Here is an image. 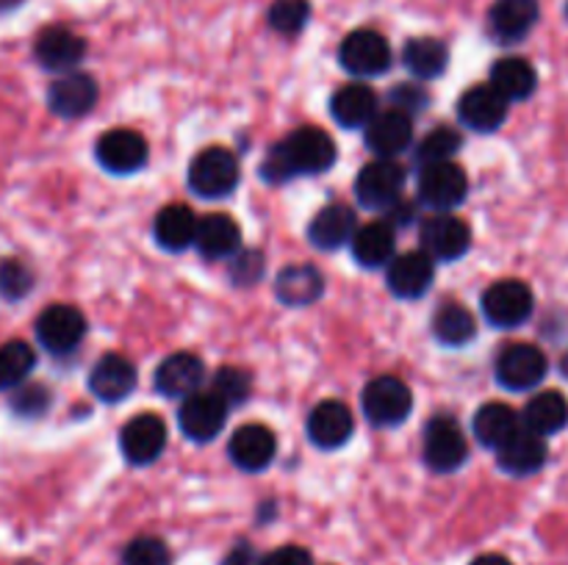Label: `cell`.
I'll use <instances>...</instances> for the list:
<instances>
[{"instance_id": "6da1fadb", "label": "cell", "mask_w": 568, "mask_h": 565, "mask_svg": "<svg viewBox=\"0 0 568 565\" xmlns=\"http://www.w3.org/2000/svg\"><path fill=\"white\" fill-rule=\"evenodd\" d=\"M336 164V144L322 127L303 125L275 144L261 164V175L272 183L292 181L294 175H322Z\"/></svg>"}, {"instance_id": "7a4b0ae2", "label": "cell", "mask_w": 568, "mask_h": 565, "mask_svg": "<svg viewBox=\"0 0 568 565\" xmlns=\"http://www.w3.org/2000/svg\"><path fill=\"white\" fill-rule=\"evenodd\" d=\"M239 186V161L227 147H205L189 164V188L197 197L220 199Z\"/></svg>"}, {"instance_id": "3957f363", "label": "cell", "mask_w": 568, "mask_h": 565, "mask_svg": "<svg viewBox=\"0 0 568 565\" xmlns=\"http://www.w3.org/2000/svg\"><path fill=\"white\" fill-rule=\"evenodd\" d=\"M361 404H364L366 419L375 427H397L414 410V393L399 377L381 374L366 382Z\"/></svg>"}, {"instance_id": "277c9868", "label": "cell", "mask_w": 568, "mask_h": 565, "mask_svg": "<svg viewBox=\"0 0 568 565\" xmlns=\"http://www.w3.org/2000/svg\"><path fill=\"white\" fill-rule=\"evenodd\" d=\"M422 452H425V463L433 471L449 474V471H458L466 463L469 443H466L464 430H460L453 415H433L425 427Z\"/></svg>"}, {"instance_id": "5b68a950", "label": "cell", "mask_w": 568, "mask_h": 565, "mask_svg": "<svg viewBox=\"0 0 568 565\" xmlns=\"http://www.w3.org/2000/svg\"><path fill=\"white\" fill-rule=\"evenodd\" d=\"M338 59L349 75L358 78H375L392 66V44L383 33L372 31V28H358V31L347 33L338 48Z\"/></svg>"}, {"instance_id": "8992f818", "label": "cell", "mask_w": 568, "mask_h": 565, "mask_svg": "<svg viewBox=\"0 0 568 565\" xmlns=\"http://www.w3.org/2000/svg\"><path fill=\"white\" fill-rule=\"evenodd\" d=\"M405 170L394 158H375L355 177V194L364 208L386 210L403 199Z\"/></svg>"}, {"instance_id": "52a82bcc", "label": "cell", "mask_w": 568, "mask_h": 565, "mask_svg": "<svg viewBox=\"0 0 568 565\" xmlns=\"http://www.w3.org/2000/svg\"><path fill=\"white\" fill-rule=\"evenodd\" d=\"M483 314L499 330H514L525 325L532 316L536 299L527 282L521 280H497L486 294H483Z\"/></svg>"}, {"instance_id": "ba28073f", "label": "cell", "mask_w": 568, "mask_h": 565, "mask_svg": "<svg viewBox=\"0 0 568 565\" xmlns=\"http://www.w3.org/2000/svg\"><path fill=\"white\" fill-rule=\"evenodd\" d=\"M87 336V316L75 305L55 302L44 308L37 319V341L50 355H67Z\"/></svg>"}, {"instance_id": "9c48e42d", "label": "cell", "mask_w": 568, "mask_h": 565, "mask_svg": "<svg viewBox=\"0 0 568 565\" xmlns=\"http://www.w3.org/2000/svg\"><path fill=\"white\" fill-rule=\"evenodd\" d=\"M94 158L111 175H133L148 164V142L133 127H114L98 138Z\"/></svg>"}, {"instance_id": "30bf717a", "label": "cell", "mask_w": 568, "mask_h": 565, "mask_svg": "<svg viewBox=\"0 0 568 565\" xmlns=\"http://www.w3.org/2000/svg\"><path fill=\"white\" fill-rule=\"evenodd\" d=\"M422 247L433 260H458L460 255L469 253L471 247V227L460 216L449 210H436L430 219L422 225Z\"/></svg>"}, {"instance_id": "8fae6325", "label": "cell", "mask_w": 568, "mask_h": 565, "mask_svg": "<svg viewBox=\"0 0 568 565\" xmlns=\"http://www.w3.org/2000/svg\"><path fill=\"white\" fill-rule=\"evenodd\" d=\"M549 360L532 343H508L497 358V380L508 391H530L547 377Z\"/></svg>"}, {"instance_id": "7c38bea8", "label": "cell", "mask_w": 568, "mask_h": 565, "mask_svg": "<svg viewBox=\"0 0 568 565\" xmlns=\"http://www.w3.org/2000/svg\"><path fill=\"white\" fill-rule=\"evenodd\" d=\"M227 402L214 391H194L178 410V424L192 441H214L227 421Z\"/></svg>"}, {"instance_id": "4fadbf2b", "label": "cell", "mask_w": 568, "mask_h": 565, "mask_svg": "<svg viewBox=\"0 0 568 565\" xmlns=\"http://www.w3.org/2000/svg\"><path fill=\"white\" fill-rule=\"evenodd\" d=\"M166 446V424L155 413H139L120 430L122 458L131 465H150L161 458Z\"/></svg>"}, {"instance_id": "5bb4252c", "label": "cell", "mask_w": 568, "mask_h": 565, "mask_svg": "<svg viewBox=\"0 0 568 565\" xmlns=\"http://www.w3.org/2000/svg\"><path fill=\"white\" fill-rule=\"evenodd\" d=\"M469 194V177L453 161H442V164L422 166L419 177V199L436 210H453Z\"/></svg>"}, {"instance_id": "9a60e30c", "label": "cell", "mask_w": 568, "mask_h": 565, "mask_svg": "<svg viewBox=\"0 0 568 565\" xmlns=\"http://www.w3.org/2000/svg\"><path fill=\"white\" fill-rule=\"evenodd\" d=\"M508 100L491 83H477L458 100V116L469 131L494 133L508 120Z\"/></svg>"}, {"instance_id": "2e32d148", "label": "cell", "mask_w": 568, "mask_h": 565, "mask_svg": "<svg viewBox=\"0 0 568 565\" xmlns=\"http://www.w3.org/2000/svg\"><path fill=\"white\" fill-rule=\"evenodd\" d=\"M364 138L377 158H397L414 142V120L399 109L377 111L375 120L364 127Z\"/></svg>"}, {"instance_id": "e0dca14e", "label": "cell", "mask_w": 568, "mask_h": 565, "mask_svg": "<svg viewBox=\"0 0 568 565\" xmlns=\"http://www.w3.org/2000/svg\"><path fill=\"white\" fill-rule=\"evenodd\" d=\"M98 103V83L87 72H64L48 89V109L64 120L89 114Z\"/></svg>"}, {"instance_id": "ac0fdd59", "label": "cell", "mask_w": 568, "mask_h": 565, "mask_svg": "<svg viewBox=\"0 0 568 565\" xmlns=\"http://www.w3.org/2000/svg\"><path fill=\"white\" fill-rule=\"evenodd\" d=\"M305 432H308L311 443H316L320 449L344 446L355 432L353 410L338 399H325L308 413Z\"/></svg>"}, {"instance_id": "d6986e66", "label": "cell", "mask_w": 568, "mask_h": 565, "mask_svg": "<svg viewBox=\"0 0 568 565\" xmlns=\"http://www.w3.org/2000/svg\"><path fill=\"white\" fill-rule=\"evenodd\" d=\"M436 260L422 249V253H403L388 264L386 282L388 291L399 299H419L430 291L433 275H436Z\"/></svg>"}, {"instance_id": "ffe728a7", "label": "cell", "mask_w": 568, "mask_h": 565, "mask_svg": "<svg viewBox=\"0 0 568 565\" xmlns=\"http://www.w3.org/2000/svg\"><path fill=\"white\" fill-rule=\"evenodd\" d=\"M499 458V469L508 471L514 476H530L536 471L544 469L549 458V446L547 438L538 435V432L527 430L525 424L497 449Z\"/></svg>"}, {"instance_id": "44dd1931", "label": "cell", "mask_w": 568, "mask_h": 565, "mask_svg": "<svg viewBox=\"0 0 568 565\" xmlns=\"http://www.w3.org/2000/svg\"><path fill=\"white\" fill-rule=\"evenodd\" d=\"M33 55H37V61L44 70L72 72L78 66V61L87 55V42L75 31H70V28L50 25L37 37Z\"/></svg>"}, {"instance_id": "7402d4cb", "label": "cell", "mask_w": 568, "mask_h": 565, "mask_svg": "<svg viewBox=\"0 0 568 565\" xmlns=\"http://www.w3.org/2000/svg\"><path fill=\"white\" fill-rule=\"evenodd\" d=\"M227 454L242 471H264L277 454V438L264 424H244L233 432Z\"/></svg>"}, {"instance_id": "603a6c76", "label": "cell", "mask_w": 568, "mask_h": 565, "mask_svg": "<svg viewBox=\"0 0 568 565\" xmlns=\"http://www.w3.org/2000/svg\"><path fill=\"white\" fill-rule=\"evenodd\" d=\"M538 0H494L488 11V33L503 44H516L536 28Z\"/></svg>"}, {"instance_id": "cb8c5ba5", "label": "cell", "mask_w": 568, "mask_h": 565, "mask_svg": "<svg viewBox=\"0 0 568 565\" xmlns=\"http://www.w3.org/2000/svg\"><path fill=\"white\" fill-rule=\"evenodd\" d=\"M205 377V366L197 355L175 352L164 358L155 369V391L166 399H186L200 391V382Z\"/></svg>"}, {"instance_id": "d4e9b609", "label": "cell", "mask_w": 568, "mask_h": 565, "mask_svg": "<svg viewBox=\"0 0 568 565\" xmlns=\"http://www.w3.org/2000/svg\"><path fill=\"white\" fill-rule=\"evenodd\" d=\"M136 388V366L122 355H103L89 371V391L100 402H122Z\"/></svg>"}, {"instance_id": "484cf974", "label": "cell", "mask_w": 568, "mask_h": 565, "mask_svg": "<svg viewBox=\"0 0 568 565\" xmlns=\"http://www.w3.org/2000/svg\"><path fill=\"white\" fill-rule=\"evenodd\" d=\"M194 247L209 260L236 258L242 247V227L227 214H205L197 225Z\"/></svg>"}, {"instance_id": "4316f807", "label": "cell", "mask_w": 568, "mask_h": 565, "mask_svg": "<svg viewBox=\"0 0 568 565\" xmlns=\"http://www.w3.org/2000/svg\"><path fill=\"white\" fill-rule=\"evenodd\" d=\"M325 294V277L311 264H292L275 280V297L288 308H308Z\"/></svg>"}, {"instance_id": "83f0119b", "label": "cell", "mask_w": 568, "mask_h": 565, "mask_svg": "<svg viewBox=\"0 0 568 565\" xmlns=\"http://www.w3.org/2000/svg\"><path fill=\"white\" fill-rule=\"evenodd\" d=\"M355 230H358V222H355L353 208L342 203H331L316 210L308 225V238L316 249H338L353 242Z\"/></svg>"}, {"instance_id": "f1b7e54d", "label": "cell", "mask_w": 568, "mask_h": 565, "mask_svg": "<svg viewBox=\"0 0 568 565\" xmlns=\"http://www.w3.org/2000/svg\"><path fill=\"white\" fill-rule=\"evenodd\" d=\"M331 114L342 127H366L377 116V94L366 83H347L331 97Z\"/></svg>"}, {"instance_id": "f546056e", "label": "cell", "mask_w": 568, "mask_h": 565, "mask_svg": "<svg viewBox=\"0 0 568 565\" xmlns=\"http://www.w3.org/2000/svg\"><path fill=\"white\" fill-rule=\"evenodd\" d=\"M197 225L200 219L194 216V210L183 203L164 205L159 210L153 222V236L170 253H181V249L192 247L194 238H197Z\"/></svg>"}, {"instance_id": "4dcf8cb0", "label": "cell", "mask_w": 568, "mask_h": 565, "mask_svg": "<svg viewBox=\"0 0 568 565\" xmlns=\"http://www.w3.org/2000/svg\"><path fill=\"white\" fill-rule=\"evenodd\" d=\"M494 89L503 94L508 103H519V100H527L538 86V72L536 66L527 59H519V55H508V59H499L497 64L491 66V78H488Z\"/></svg>"}, {"instance_id": "1f68e13d", "label": "cell", "mask_w": 568, "mask_h": 565, "mask_svg": "<svg viewBox=\"0 0 568 565\" xmlns=\"http://www.w3.org/2000/svg\"><path fill=\"white\" fill-rule=\"evenodd\" d=\"M353 255L364 269H381L394 260V227L388 222H369L353 236Z\"/></svg>"}, {"instance_id": "d6a6232c", "label": "cell", "mask_w": 568, "mask_h": 565, "mask_svg": "<svg viewBox=\"0 0 568 565\" xmlns=\"http://www.w3.org/2000/svg\"><path fill=\"white\" fill-rule=\"evenodd\" d=\"M521 424L538 435L549 438L568 427V399L560 391H541L525 404Z\"/></svg>"}, {"instance_id": "836d02e7", "label": "cell", "mask_w": 568, "mask_h": 565, "mask_svg": "<svg viewBox=\"0 0 568 565\" xmlns=\"http://www.w3.org/2000/svg\"><path fill=\"white\" fill-rule=\"evenodd\" d=\"M521 427L519 413L505 402H488L475 413L471 430L475 438L488 449H499Z\"/></svg>"}, {"instance_id": "e575fe53", "label": "cell", "mask_w": 568, "mask_h": 565, "mask_svg": "<svg viewBox=\"0 0 568 565\" xmlns=\"http://www.w3.org/2000/svg\"><path fill=\"white\" fill-rule=\"evenodd\" d=\"M403 61L419 81H433L447 70L449 50L442 39L416 37L403 48Z\"/></svg>"}, {"instance_id": "d590c367", "label": "cell", "mask_w": 568, "mask_h": 565, "mask_svg": "<svg viewBox=\"0 0 568 565\" xmlns=\"http://www.w3.org/2000/svg\"><path fill=\"white\" fill-rule=\"evenodd\" d=\"M433 336L444 347H464V343H469L477 336V321L469 308L458 302H447L433 316Z\"/></svg>"}, {"instance_id": "8d00e7d4", "label": "cell", "mask_w": 568, "mask_h": 565, "mask_svg": "<svg viewBox=\"0 0 568 565\" xmlns=\"http://www.w3.org/2000/svg\"><path fill=\"white\" fill-rule=\"evenodd\" d=\"M33 366H37V352L26 341H6L0 347V391L26 386Z\"/></svg>"}, {"instance_id": "74e56055", "label": "cell", "mask_w": 568, "mask_h": 565, "mask_svg": "<svg viewBox=\"0 0 568 565\" xmlns=\"http://www.w3.org/2000/svg\"><path fill=\"white\" fill-rule=\"evenodd\" d=\"M460 144H464V136H460L455 127H436V131H430L419 142L416 158L422 161V166L442 164V161H453V155L458 153Z\"/></svg>"}, {"instance_id": "f35d334b", "label": "cell", "mask_w": 568, "mask_h": 565, "mask_svg": "<svg viewBox=\"0 0 568 565\" xmlns=\"http://www.w3.org/2000/svg\"><path fill=\"white\" fill-rule=\"evenodd\" d=\"M270 25L283 37H294L303 31L311 20V3L308 0H275L266 14Z\"/></svg>"}, {"instance_id": "ab89813d", "label": "cell", "mask_w": 568, "mask_h": 565, "mask_svg": "<svg viewBox=\"0 0 568 565\" xmlns=\"http://www.w3.org/2000/svg\"><path fill=\"white\" fill-rule=\"evenodd\" d=\"M211 391L220 393L227 402V408H236V404H244L250 399V391H253V380L244 369L239 366H222L214 374V382H211Z\"/></svg>"}, {"instance_id": "60d3db41", "label": "cell", "mask_w": 568, "mask_h": 565, "mask_svg": "<svg viewBox=\"0 0 568 565\" xmlns=\"http://www.w3.org/2000/svg\"><path fill=\"white\" fill-rule=\"evenodd\" d=\"M122 565H172V552L161 537L139 535L122 548Z\"/></svg>"}, {"instance_id": "b9f144b4", "label": "cell", "mask_w": 568, "mask_h": 565, "mask_svg": "<svg viewBox=\"0 0 568 565\" xmlns=\"http://www.w3.org/2000/svg\"><path fill=\"white\" fill-rule=\"evenodd\" d=\"M50 408V391L39 382H31V386H20L11 393V410L22 419H39V415L48 413Z\"/></svg>"}, {"instance_id": "7bdbcfd3", "label": "cell", "mask_w": 568, "mask_h": 565, "mask_svg": "<svg viewBox=\"0 0 568 565\" xmlns=\"http://www.w3.org/2000/svg\"><path fill=\"white\" fill-rule=\"evenodd\" d=\"M33 288V275L20 260H3L0 264V294L6 299H22Z\"/></svg>"}, {"instance_id": "ee69618b", "label": "cell", "mask_w": 568, "mask_h": 565, "mask_svg": "<svg viewBox=\"0 0 568 565\" xmlns=\"http://www.w3.org/2000/svg\"><path fill=\"white\" fill-rule=\"evenodd\" d=\"M388 97H392L394 109L405 111V114H416V111H422L427 103H430V97H427L422 83H403V86L392 89Z\"/></svg>"}, {"instance_id": "f6af8a7d", "label": "cell", "mask_w": 568, "mask_h": 565, "mask_svg": "<svg viewBox=\"0 0 568 565\" xmlns=\"http://www.w3.org/2000/svg\"><path fill=\"white\" fill-rule=\"evenodd\" d=\"M264 275V258L258 253H242L233 260V280L239 286H253Z\"/></svg>"}, {"instance_id": "bcb514c9", "label": "cell", "mask_w": 568, "mask_h": 565, "mask_svg": "<svg viewBox=\"0 0 568 565\" xmlns=\"http://www.w3.org/2000/svg\"><path fill=\"white\" fill-rule=\"evenodd\" d=\"M261 565H314V559H311L308 548L288 543V546H277L275 552L264 554Z\"/></svg>"}, {"instance_id": "7dc6e473", "label": "cell", "mask_w": 568, "mask_h": 565, "mask_svg": "<svg viewBox=\"0 0 568 565\" xmlns=\"http://www.w3.org/2000/svg\"><path fill=\"white\" fill-rule=\"evenodd\" d=\"M261 559L264 557L255 552V546H250V543H236V546L225 554L222 565H261Z\"/></svg>"}, {"instance_id": "c3c4849f", "label": "cell", "mask_w": 568, "mask_h": 565, "mask_svg": "<svg viewBox=\"0 0 568 565\" xmlns=\"http://www.w3.org/2000/svg\"><path fill=\"white\" fill-rule=\"evenodd\" d=\"M471 565H514L508 557L503 554H480V557L471 559Z\"/></svg>"}, {"instance_id": "681fc988", "label": "cell", "mask_w": 568, "mask_h": 565, "mask_svg": "<svg viewBox=\"0 0 568 565\" xmlns=\"http://www.w3.org/2000/svg\"><path fill=\"white\" fill-rule=\"evenodd\" d=\"M560 371H564V377H568V352L560 358Z\"/></svg>"}, {"instance_id": "f907efd6", "label": "cell", "mask_w": 568, "mask_h": 565, "mask_svg": "<svg viewBox=\"0 0 568 565\" xmlns=\"http://www.w3.org/2000/svg\"><path fill=\"white\" fill-rule=\"evenodd\" d=\"M566 17H568V3H566Z\"/></svg>"}]
</instances>
